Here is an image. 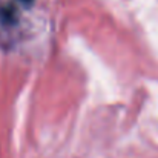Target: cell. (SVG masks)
Masks as SVG:
<instances>
[{
	"instance_id": "obj_1",
	"label": "cell",
	"mask_w": 158,
	"mask_h": 158,
	"mask_svg": "<svg viewBox=\"0 0 158 158\" xmlns=\"http://www.w3.org/2000/svg\"><path fill=\"white\" fill-rule=\"evenodd\" d=\"M23 2H31V0H23Z\"/></svg>"
}]
</instances>
